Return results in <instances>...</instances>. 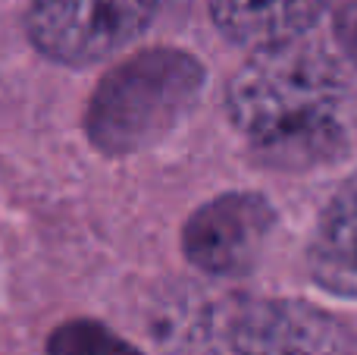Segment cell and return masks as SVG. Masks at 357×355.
Masks as SVG:
<instances>
[{
    "mask_svg": "<svg viewBox=\"0 0 357 355\" xmlns=\"http://www.w3.org/2000/svg\"><path fill=\"white\" fill-rule=\"evenodd\" d=\"M342 92L339 63L317 44L295 41L260 50L232 75L226 113L273 164L301 167L339 145Z\"/></svg>",
    "mask_w": 357,
    "mask_h": 355,
    "instance_id": "cell-1",
    "label": "cell"
},
{
    "mask_svg": "<svg viewBox=\"0 0 357 355\" xmlns=\"http://www.w3.org/2000/svg\"><path fill=\"white\" fill-rule=\"evenodd\" d=\"M154 333L176 355H357V337L333 314L241 293H176Z\"/></svg>",
    "mask_w": 357,
    "mask_h": 355,
    "instance_id": "cell-2",
    "label": "cell"
},
{
    "mask_svg": "<svg viewBox=\"0 0 357 355\" xmlns=\"http://www.w3.org/2000/svg\"><path fill=\"white\" fill-rule=\"evenodd\" d=\"M207 82L195 54L178 48H151L132 54L100 79L88 101L85 129L104 154H135L176 129Z\"/></svg>",
    "mask_w": 357,
    "mask_h": 355,
    "instance_id": "cell-3",
    "label": "cell"
},
{
    "mask_svg": "<svg viewBox=\"0 0 357 355\" xmlns=\"http://www.w3.org/2000/svg\"><path fill=\"white\" fill-rule=\"evenodd\" d=\"M160 0H31L25 31L44 57L91 66L148 31Z\"/></svg>",
    "mask_w": 357,
    "mask_h": 355,
    "instance_id": "cell-4",
    "label": "cell"
},
{
    "mask_svg": "<svg viewBox=\"0 0 357 355\" xmlns=\"http://www.w3.org/2000/svg\"><path fill=\"white\" fill-rule=\"evenodd\" d=\"M276 224L273 205L257 192H226L201 205L182 230L185 258L210 277H238L257 264Z\"/></svg>",
    "mask_w": 357,
    "mask_h": 355,
    "instance_id": "cell-5",
    "label": "cell"
},
{
    "mask_svg": "<svg viewBox=\"0 0 357 355\" xmlns=\"http://www.w3.org/2000/svg\"><path fill=\"white\" fill-rule=\"evenodd\" d=\"M329 0H210L213 25L254 54L295 44L326 13Z\"/></svg>",
    "mask_w": 357,
    "mask_h": 355,
    "instance_id": "cell-6",
    "label": "cell"
},
{
    "mask_svg": "<svg viewBox=\"0 0 357 355\" xmlns=\"http://www.w3.org/2000/svg\"><path fill=\"white\" fill-rule=\"evenodd\" d=\"M310 277L333 296L357 299V180L323 211L307 249Z\"/></svg>",
    "mask_w": 357,
    "mask_h": 355,
    "instance_id": "cell-7",
    "label": "cell"
},
{
    "mask_svg": "<svg viewBox=\"0 0 357 355\" xmlns=\"http://www.w3.org/2000/svg\"><path fill=\"white\" fill-rule=\"evenodd\" d=\"M47 355H142L129 340L113 333L100 321L75 318L47 337Z\"/></svg>",
    "mask_w": 357,
    "mask_h": 355,
    "instance_id": "cell-8",
    "label": "cell"
},
{
    "mask_svg": "<svg viewBox=\"0 0 357 355\" xmlns=\"http://www.w3.org/2000/svg\"><path fill=\"white\" fill-rule=\"evenodd\" d=\"M335 41L345 50V57L357 66V0L345 3L335 13Z\"/></svg>",
    "mask_w": 357,
    "mask_h": 355,
    "instance_id": "cell-9",
    "label": "cell"
}]
</instances>
